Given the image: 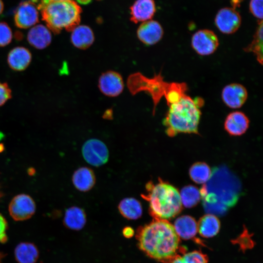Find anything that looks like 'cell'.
<instances>
[{"instance_id":"6da1fadb","label":"cell","mask_w":263,"mask_h":263,"mask_svg":"<svg viewBox=\"0 0 263 263\" xmlns=\"http://www.w3.org/2000/svg\"><path fill=\"white\" fill-rule=\"evenodd\" d=\"M136 236L139 248L157 261L173 258L179 247V237L167 220L154 219L139 227Z\"/></svg>"},{"instance_id":"7a4b0ae2","label":"cell","mask_w":263,"mask_h":263,"mask_svg":"<svg viewBox=\"0 0 263 263\" xmlns=\"http://www.w3.org/2000/svg\"><path fill=\"white\" fill-rule=\"evenodd\" d=\"M240 189L239 182L228 170L217 168L200 192L206 210L220 214L235 205Z\"/></svg>"},{"instance_id":"3957f363","label":"cell","mask_w":263,"mask_h":263,"mask_svg":"<svg viewBox=\"0 0 263 263\" xmlns=\"http://www.w3.org/2000/svg\"><path fill=\"white\" fill-rule=\"evenodd\" d=\"M168 104L169 110L163 120L168 135L173 137L179 133L198 134L201 112L198 102L183 93Z\"/></svg>"},{"instance_id":"277c9868","label":"cell","mask_w":263,"mask_h":263,"mask_svg":"<svg viewBox=\"0 0 263 263\" xmlns=\"http://www.w3.org/2000/svg\"><path fill=\"white\" fill-rule=\"evenodd\" d=\"M158 183L150 181L146 186V194L141 197L149 202L150 214L154 219H170L182 209L178 190L169 183L159 179Z\"/></svg>"},{"instance_id":"5b68a950","label":"cell","mask_w":263,"mask_h":263,"mask_svg":"<svg viewBox=\"0 0 263 263\" xmlns=\"http://www.w3.org/2000/svg\"><path fill=\"white\" fill-rule=\"evenodd\" d=\"M38 8L47 27L56 33L63 29L72 31L80 21L81 9L72 0L52 1Z\"/></svg>"},{"instance_id":"8992f818","label":"cell","mask_w":263,"mask_h":263,"mask_svg":"<svg viewBox=\"0 0 263 263\" xmlns=\"http://www.w3.org/2000/svg\"><path fill=\"white\" fill-rule=\"evenodd\" d=\"M81 151L85 160L93 166H102L108 160V149L102 141L97 139H90L85 142Z\"/></svg>"},{"instance_id":"52a82bcc","label":"cell","mask_w":263,"mask_h":263,"mask_svg":"<svg viewBox=\"0 0 263 263\" xmlns=\"http://www.w3.org/2000/svg\"><path fill=\"white\" fill-rule=\"evenodd\" d=\"M191 45L193 49L201 56H208L215 52L219 45L217 35L211 30H200L192 36Z\"/></svg>"},{"instance_id":"ba28073f","label":"cell","mask_w":263,"mask_h":263,"mask_svg":"<svg viewBox=\"0 0 263 263\" xmlns=\"http://www.w3.org/2000/svg\"><path fill=\"white\" fill-rule=\"evenodd\" d=\"M36 204L31 196L20 194L15 196L9 205V212L15 221H21L30 218L35 213Z\"/></svg>"},{"instance_id":"9c48e42d","label":"cell","mask_w":263,"mask_h":263,"mask_svg":"<svg viewBox=\"0 0 263 263\" xmlns=\"http://www.w3.org/2000/svg\"><path fill=\"white\" fill-rule=\"evenodd\" d=\"M241 22V17L239 12L230 7L221 9L215 18L217 28L225 34H232L236 32L240 27Z\"/></svg>"},{"instance_id":"30bf717a","label":"cell","mask_w":263,"mask_h":263,"mask_svg":"<svg viewBox=\"0 0 263 263\" xmlns=\"http://www.w3.org/2000/svg\"><path fill=\"white\" fill-rule=\"evenodd\" d=\"M34 0L21 3L14 15L15 24L21 29L32 27L38 21V6Z\"/></svg>"},{"instance_id":"8fae6325","label":"cell","mask_w":263,"mask_h":263,"mask_svg":"<svg viewBox=\"0 0 263 263\" xmlns=\"http://www.w3.org/2000/svg\"><path fill=\"white\" fill-rule=\"evenodd\" d=\"M124 87L121 75L116 72L107 71L99 77V89L106 96L115 97L119 95L122 92Z\"/></svg>"},{"instance_id":"7c38bea8","label":"cell","mask_w":263,"mask_h":263,"mask_svg":"<svg viewBox=\"0 0 263 263\" xmlns=\"http://www.w3.org/2000/svg\"><path fill=\"white\" fill-rule=\"evenodd\" d=\"M247 96L246 88L239 83L227 85L222 92V98L224 103L232 109L241 108L245 102Z\"/></svg>"},{"instance_id":"4fadbf2b","label":"cell","mask_w":263,"mask_h":263,"mask_svg":"<svg viewBox=\"0 0 263 263\" xmlns=\"http://www.w3.org/2000/svg\"><path fill=\"white\" fill-rule=\"evenodd\" d=\"M164 31L160 24L155 21L149 20L143 22L138 27L137 35L139 39L148 45H154L163 37Z\"/></svg>"},{"instance_id":"5bb4252c","label":"cell","mask_w":263,"mask_h":263,"mask_svg":"<svg viewBox=\"0 0 263 263\" xmlns=\"http://www.w3.org/2000/svg\"><path fill=\"white\" fill-rule=\"evenodd\" d=\"M249 120L243 112L235 111L229 113L224 123L225 131L230 135H241L247 130Z\"/></svg>"},{"instance_id":"9a60e30c","label":"cell","mask_w":263,"mask_h":263,"mask_svg":"<svg viewBox=\"0 0 263 263\" xmlns=\"http://www.w3.org/2000/svg\"><path fill=\"white\" fill-rule=\"evenodd\" d=\"M130 9L131 20L137 23L150 20L155 13L156 7L153 0H136Z\"/></svg>"},{"instance_id":"2e32d148","label":"cell","mask_w":263,"mask_h":263,"mask_svg":"<svg viewBox=\"0 0 263 263\" xmlns=\"http://www.w3.org/2000/svg\"><path fill=\"white\" fill-rule=\"evenodd\" d=\"M27 39L29 43L38 49H43L52 41L51 30L42 24L35 25L28 31Z\"/></svg>"},{"instance_id":"e0dca14e","label":"cell","mask_w":263,"mask_h":263,"mask_svg":"<svg viewBox=\"0 0 263 263\" xmlns=\"http://www.w3.org/2000/svg\"><path fill=\"white\" fill-rule=\"evenodd\" d=\"M32 55L27 48L18 46L13 48L7 56V62L10 67L14 70L21 71L29 65Z\"/></svg>"},{"instance_id":"ac0fdd59","label":"cell","mask_w":263,"mask_h":263,"mask_svg":"<svg viewBox=\"0 0 263 263\" xmlns=\"http://www.w3.org/2000/svg\"><path fill=\"white\" fill-rule=\"evenodd\" d=\"M94 40V33L88 26L77 25L72 31L71 40L77 48L87 49L91 46Z\"/></svg>"},{"instance_id":"d6986e66","label":"cell","mask_w":263,"mask_h":263,"mask_svg":"<svg viewBox=\"0 0 263 263\" xmlns=\"http://www.w3.org/2000/svg\"><path fill=\"white\" fill-rule=\"evenodd\" d=\"M178 236L188 240L195 236L197 232V224L190 216L183 215L176 219L173 225Z\"/></svg>"},{"instance_id":"ffe728a7","label":"cell","mask_w":263,"mask_h":263,"mask_svg":"<svg viewBox=\"0 0 263 263\" xmlns=\"http://www.w3.org/2000/svg\"><path fill=\"white\" fill-rule=\"evenodd\" d=\"M72 181L76 189L81 191H87L94 185L95 178L91 169L87 167H82L74 173Z\"/></svg>"},{"instance_id":"44dd1931","label":"cell","mask_w":263,"mask_h":263,"mask_svg":"<svg viewBox=\"0 0 263 263\" xmlns=\"http://www.w3.org/2000/svg\"><path fill=\"white\" fill-rule=\"evenodd\" d=\"M14 254L18 263H35L38 258L39 252L34 244L23 242L16 246Z\"/></svg>"},{"instance_id":"7402d4cb","label":"cell","mask_w":263,"mask_h":263,"mask_svg":"<svg viewBox=\"0 0 263 263\" xmlns=\"http://www.w3.org/2000/svg\"><path fill=\"white\" fill-rule=\"evenodd\" d=\"M220 228V221L212 214H207L202 217L197 224V231L201 236L205 238L216 235Z\"/></svg>"},{"instance_id":"603a6c76","label":"cell","mask_w":263,"mask_h":263,"mask_svg":"<svg viewBox=\"0 0 263 263\" xmlns=\"http://www.w3.org/2000/svg\"><path fill=\"white\" fill-rule=\"evenodd\" d=\"M86 221V214L82 208L72 207L66 210L64 224L68 228L73 230L81 229L84 227Z\"/></svg>"},{"instance_id":"cb8c5ba5","label":"cell","mask_w":263,"mask_h":263,"mask_svg":"<svg viewBox=\"0 0 263 263\" xmlns=\"http://www.w3.org/2000/svg\"><path fill=\"white\" fill-rule=\"evenodd\" d=\"M118 210L120 214L129 220H136L142 214L141 203L133 198H126L119 204Z\"/></svg>"},{"instance_id":"d4e9b609","label":"cell","mask_w":263,"mask_h":263,"mask_svg":"<svg viewBox=\"0 0 263 263\" xmlns=\"http://www.w3.org/2000/svg\"><path fill=\"white\" fill-rule=\"evenodd\" d=\"M263 21L261 20L252 41L244 49L246 52L253 53L261 64H263Z\"/></svg>"},{"instance_id":"484cf974","label":"cell","mask_w":263,"mask_h":263,"mask_svg":"<svg viewBox=\"0 0 263 263\" xmlns=\"http://www.w3.org/2000/svg\"><path fill=\"white\" fill-rule=\"evenodd\" d=\"M190 178L196 183L204 184L210 178L211 171L209 166L204 162L194 164L189 169Z\"/></svg>"},{"instance_id":"4316f807","label":"cell","mask_w":263,"mask_h":263,"mask_svg":"<svg viewBox=\"0 0 263 263\" xmlns=\"http://www.w3.org/2000/svg\"><path fill=\"white\" fill-rule=\"evenodd\" d=\"M180 195L182 204L187 208L196 205L201 199L200 191L197 188L191 185L184 187Z\"/></svg>"},{"instance_id":"83f0119b","label":"cell","mask_w":263,"mask_h":263,"mask_svg":"<svg viewBox=\"0 0 263 263\" xmlns=\"http://www.w3.org/2000/svg\"><path fill=\"white\" fill-rule=\"evenodd\" d=\"M206 256L198 251H191L182 256H178L172 259L169 263H207Z\"/></svg>"},{"instance_id":"f1b7e54d","label":"cell","mask_w":263,"mask_h":263,"mask_svg":"<svg viewBox=\"0 0 263 263\" xmlns=\"http://www.w3.org/2000/svg\"><path fill=\"white\" fill-rule=\"evenodd\" d=\"M13 38V33L8 25L4 22H0V46L8 45Z\"/></svg>"},{"instance_id":"f546056e","label":"cell","mask_w":263,"mask_h":263,"mask_svg":"<svg viewBox=\"0 0 263 263\" xmlns=\"http://www.w3.org/2000/svg\"><path fill=\"white\" fill-rule=\"evenodd\" d=\"M249 10L255 17L262 20L263 0H250Z\"/></svg>"},{"instance_id":"4dcf8cb0","label":"cell","mask_w":263,"mask_h":263,"mask_svg":"<svg viewBox=\"0 0 263 263\" xmlns=\"http://www.w3.org/2000/svg\"><path fill=\"white\" fill-rule=\"evenodd\" d=\"M11 95V91L8 85L0 81V107L10 98Z\"/></svg>"},{"instance_id":"1f68e13d","label":"cell","mask_w":263,"mask_h":263,"mask_svg":"<svg viewBox=\"0 0 263 263\" xmlns=\"http://www.w3.org/2000/svg\"><path fill=\"white\" fill-rule=\"evenodd\" d=\"M7 223L4 217L0 213V242L4 243L8 239L6 234Z\"/></svg>"},{"instance_id":"d6a6232c","label":"cell","mask_w":263,"mask_h":263,"mask_svg":"<svg viewBox=\"0 0 263 263\" xmlns=\"http://www.w3.org/2000/svg\"><path fill=\"white\" fill-rule=\"evenodd\" d=\"M134 233L133 229L131 227L127 226L123 229V234L126 238H130L132 237L133 236Z\"/></svg>"},{"instance_id":"836d02e7","label":"cell","mask_w":263,"mask_h":263,"mask_svg":"<svg viewBox=\"0 0 263 263\" xmlns=\"http://www.w3.org/2000/svg\"><path fill=\"white\" fill-rule=\"evenodd\" d=\"M243 0H231V3L233 8L239 7Z\"/></svg>"},{"instance_id":"e575fe53","label":"cell","mask_w":263,"mask_h":263,"mask_svg":"<svg viewBox=\"0 0 263 263\" xmlns=\"http://www.w3.org/2000/svg\"><path fill=\"white\" fill-rule=\"evenodd\" d=\"M60 0H40V2L38 5H41L47 4L49 2L56 1H60Z\"/></svg>"},{"instance_id":"d590c367","label":"cell","mask_w":263,"mask_h":263,"mask_svg":"<svg viewBox=\"0 0 263 263\" xmlns=\"http://www.w3.org/2000/svg\"><path fill=\"white\" fill-rule=\"evenodd\" d=\"M3 3L1 0H0V15L2 13L3 10Z\"/></svg>"},{"instance_id":"8d00e7d4","label":"cell","mask_w":263,"mask_h":263,"mask_svg":"<svg viewBox=\"0 0 263 263\" xmlns=\"http://www.w3.org/2000/svg\"><path fill=\"white\" fill-rule=\"evenodd\" d=\"M4 256V255L3 253L0 252V263H1V260L2 258H3Z\"/></svg>"},{"instance_id":"74e56055","label":"cell","mask_w":263,"mask_h":263,"mask_svg":"<svg viewBox=\"0 0 263 263\" xmlns=\"http://www.w3.org/2000/svg\"><path fill=\"white\" fill-rule=\"evenodd\" d=\"M3 137V134L1 132H0V140H1Z\"/></svg>"},{"instance_id":"f35d334b","label":"cell","mask_w":263,"mask_h":263,"mask_svg":"<svg viewBox=\"0 0 263 263\" xmlns=\"http://www.w3.org/2000/svg\"><path fill=\"white\" fill-rule=\"evenodd\" d=\"M2 193L0 190V198L2 197Z\"/></svg>"}]
</instances>
